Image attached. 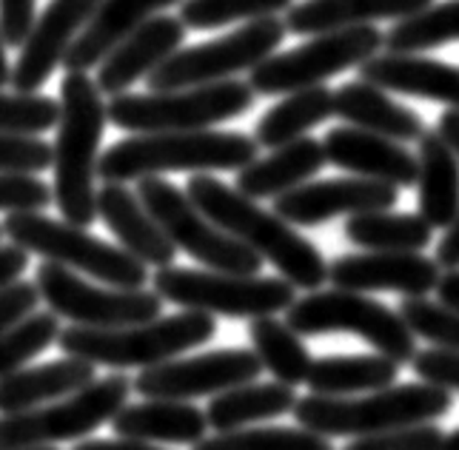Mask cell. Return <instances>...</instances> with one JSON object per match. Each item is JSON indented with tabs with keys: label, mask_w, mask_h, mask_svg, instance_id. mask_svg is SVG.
Masks as SVG:
<instances>
[{
	"label": "cell",
	"mask_w": 459,
	"mask_h": 450,
	"mask_svg": "<svg viewBox=\"0 0 459 450\" xmlns=\"http://www.w3.org/2000/svg\"><path fill=\"white\" fill-rule=\"evenodd\" d=\"M345 239L366 251H405L420 254L431 246L434 229L420 214L368 212L345 220Z\"/></svg>",
	"instance_id": "obj_33"
},
{
	"label": "cell",
	"mask_w": 459,
	"mask_h": 450,
	"mask_svg": "<svg viewBox=\"0 0 459 450\" xmlns=\"http://www.w3.org/2000/svg\"><path fill=\"white\" fill-rule=\"evenodd\" d=\"M60 120V103L46 94L0 91V134L38 137Z\"/></svg>",
	"instance_id": "obj_39"
},
{
	"label": "cell",
	"mask_w": 459,
	"mask_h": 450,
	"mask_svg": "<svg viewBox=\"0 0 459 450\" xmlns=\"http://www.w3.org/2000/svg\"><path fill=\"white\" fill-rule=\"evenodd\" d=\"M286 325L297 336L354 333L357 340L368 342L377 353L397 365L414 362L417 357V336L408 331L400 311H391L368 294L342 291V288L311 291L303 299H294L286 311Z\"/></svg>",
	"instance_id": "obj_8"
},
{
	"label": "cell",
	"mask_w": 459,
	"mask_h": 450,
	"mask_svg": "<svg viewBox=\"0 0 459 450\" xmlns=\"http://www.w3.org/2000/svg\"><path fill=\"white\" fill-rule=\"evenodd\" d=\"M154 294L180 305L183 311L223 314L234 319H257L289 311L297 299V288L289 280L277 277H246L223 274V271L197 268H157Z\"/></svg>",
	"instance_id": "obj_9"
},
{
	"label": "cell",
	"mask_w": 459,
	"mask_h": 450,
	"mask_svg": "<svg viewBox=\"0 0 459 450\" xmlns=\"http://www.w3.org/2000/svg\"><path fill=\"white\" fill-rule=\"evenodd\" d=\"M437 134L446 140V146L459 160V111L448 108L446 115H439V120H437Z\"/></svg>",
	"instance_id": "obj_51"
},
{
	"label": "cell",
	"mask_w": 459,
	"mask_h": 450,
	"mask_svg": "<svg viewBox=\"0 0 459 450\" xmlns=\"http://www.w3.org/2000/svg\"><path fill=\"white\" fill-rule=\"evenodd\" d=\"M397 376L400 365L383 353H345L314 359L306 385L316 396H354L388 388Z\"/></svg>",
	"instance_id": "obj_30"
},
{
	"label": "cell",
	"mask_w": 459,
	"mask_h": 450,
	"mask_svg": "<svg viewBox=\"0 0 459 450\" xmlns=\"http://www.w3.org/2000/svg\"><path fill=\"white\" fill-rule=\"evenodd\" d=\"M60 336V323L52 311H35L18 325L6 328L0 333V379L9 374H18L23 368L57 342Z\"/></svg>",
	"instance_id": "obj_36"
},
{
	"label": "cell",
	"mask_w": 459,
	"mask_h": 450,
	"mask_svg": "<svg viewBox=\"0 0 459 450\" xmlns=\"http://www.w3.org/2000/svg\"><path fill=\"white\" fill-rule=\"evenodd\" d=\"M328 117H334V89L320 83L303 91H291L257 120L255 140L263 149H280L286 143L306 137L311 128Z\"/></svg>",
	"instance_id": "obj_32"
},
{
	"label": "cell",
	"mask_w": 459,
	"mask_h": 450,
	"mask_svg": "<svg viewBox=\"0 0 459 450\" xmlns=\"http://www.w3.org/2000/svg\"><path fill=\"white\" fill-rule=\"evenodd\" d=\"M325 163L323 143L314 137H299L237 171V191L251 200H277L311 183V177L320 174Z\"/></svg>",
	"instance_id": "obj_24"
},
{
	"label": "cell",
	"mask_w": 459,
	"mask_h": 450,
	"mask_svg": "<svg viewBox=\"0 0 459 450\" xmlns=\"http://www.w3.org/2000/svg\"><path fill=\"white\" fill-rule=\"evenodd\" d=\"M454 396L429 382L388 385L362 396H303L297 399V422L320 437H374V433L434 422L446 416Z\"/></svg>",
	"instance_id": "obj_4"
},
{
	"label": "cell",
	"mask_w": 459,
	"mask_h": 450,
	"mask_svg": "<svg viewBox=\"0 0 459 450\" xmlns=\"http://www.w3.org/2000/svg\"><path fill=\"white\" fill-rule=\"evenodd\" d=\"M294 0H183L180 21L186 29H220L240 21H263L289 12Z\"/></svg>",
	"instance_id": "obj_37"
},
{
	"label": "cell",
	"mask_w": 459,
	"mask_h": 450,
	"mask_svg": "<svg viewBox=\"0 0 459 450\" xmlns=\"http://www.w3.org/2000/svg\"><path fill=\"white\" fill-rule=\"evenodd\" d=\"M397 188L366 177H334L306 183L274 200V214L289 225H320L334 217H354L368 212H391L397 205Z\"/></svg>",
	"instance_id": "obj_17"
},
{
	"label": "cell",
	"mask_w": 459,
	"mask_h": 450,
	"mask_svg": "<svg viewBox=\"0 0 459 450\" xmlns=\"http://www.w3.org/2000/svg\"><path fill=\"white\" fill-rule=\"evenodd\" d=\"M38 302H40V294L35 282L14 280L6 288H0V333L12 325H18L29 314H35Z\"/></svg>",
	"instance_id": "obj_45"
},
{
	"label": "cell",
	"mask_w": 459,
	"mask_h": 450,
	"mask_svg": "<svg viewBox=\"0 0 459 450\" xmlns=\"http://www.w3.org/2000/svg\"><path fill=\"white\" fill-rule=\"evenodd\" d=\"M439 274L437 260L405 251L348 254L328 265V280L334 288L357 294L397 291L405 297H429L439 282Z\"/></svg>",
	"instance_id": "obj_18"
},
{
	"label": "cell",
	"mask_w": 459,
	"mask_h": 450,
	"mask_svg": "<svg viewBox=\"0 0 459 450\" xmlns=\"http://www.w3.org/2000/svg\"><path fill=\"white\" fill-rule=\"evenodd\" d=\"M323 151L331 166L354 177L379 180L394 188L417 186V154L403 143L371 134L357 125H337L323 140Z\"/></svg>",
	"instance_id": "obj_19"
},
{
	"label": "cell",
	"mask_w": 459,
	"mask_h": 450,
	"mask_svg": "<svg viewBox=\"0 0 459 450\" xmlns=\"http://www.w3.org/2000/svg\"><path fill=\"white\" fill-rule=\"evenodd\" d=\"M434 291H437V299L442 305H448V308L459 311V268L439 274V282H437Z\"/></svg>",
	"instance_id": "obj_50"
},
{
	"label": "cell",
	"mask_w": 459,
	"mask_h": 450,
	"mask_svg": "<svg viewBox=\"0 0 459 450\" xmlns=\"http://www.w3.org/2000/svg\"><path fill=\"white\" fill-rule=\"evenodd\" d=\"M362 80L383 91H400L408 98L434 100L459 111V66L420 55H374L359 66Z\"/></svg>",
	"instance_id": "obj_23"
},
{
	"label": "cell",
	"mask_w": 459,
	"mask_h": 450,
	"mask_svg": "<svg viewBox=\"0 0 459 450\" xmlns=\"http://www.w3.org/2000/svg\"><path fill=\"white\" fill-rule=\"evenodd\" d=\"M94 379H98L94 376V365L74 357L46 362L38 368H23V371L0 379V413L9 416L35 411L43 402L83 391Z\"/></svg>",
	"instance_id": "obj_28"
},
{
	"label": "cell",
	"mask_w": 459,
	"mask_h": 450,
	"mask_svg": "<svg viewBox=\"0 0 459 450\" xmlns=\"http://www.w3.org/2000/svg\"><path fill=\"white\" fill-rule=\"evenodd\" d=\"M383 43L385 35L377 26L323 31L291 52H274L268 60H263L257 69H251L248 86L263 98L320 86L340 72L359 69L366 60L379 55Z\"/></svg>",
	"instance_id": "obj_10"
},
{
	"label": "cell",
	"mask_w": 459,
	"mask_h": 450,
	"mask_svg": "<svg viewBox=\"0 0 459 450\" xmlns=\"http://www.w3.org/2000/svg\"><path fill=\"white\" fill-rule=\"evenodd\" d=\"M55 200L52 188L35 174L4 171L0 174V212L9 214H31L43 212Z\"/></svg>",
	"instance_id": "obj_41"
},
{
	"label": "cell",
	"mask_w": 459,
	"mask_h": 450,
	"mask_svg": "<svg viewBox=\"0 0 459 450\" xmlns=\"http://www.w3.org/2000/svg\"><path fill=\"white\" fill-rule=\"evenodd\" d=\"M417 200L431 229H448L459 212V160L437 132L417 140Z\"/></svg>",
	"instance_id": "obj_29"
},
{
	"label": "cell",
	"mask_w": 459,
	"mask_h": 450,
	"mask_svg": "<svg viewBox=\"0 0 459 450\" xmlns=\"http://www.w3.org/2000/svg\"><path fill=\"white\" fill-rule=\"evenodd\" d=\"M257 140L243 132H163L115 143L98 160L103 183H132L166 171H240L257 160Z\"/></svg>",
	"instance_id": "obj_3"
},
{
	"label": "cell",
	"mask_w": 459,
	"mask_h": 450,
	"mask_svg": "<svg viewBox=\"0 0 459 450\" xmlns=\"http://www.w3.org/2000/svg\"><path fill=\"white\" fill-rule=\"evenodd\" d=\"M38 294L55 316H66L81 328H123L157 319L163 299L146 288H100L81 280L57 263L38 268Z\"/></svg>",
	"instance_id": "obj_14"
},
{
	"label": "cell",
	"mask_w": 459,
	"mask_h": 450,
	"mask_svg": "<svg viewBox=\"0 0 459 450\" xmlns=\"http://www.w3.org/2000/svg\"><path fill=\"white\" fill-rule=\"evenodd\" d=\"M12 83V69H9V57H6V40L0 35V89Z\"/></svg>",
	"instance_id": "obj_52"
},
{
	"label": "cell",
	"mask_w": 459,
	"mask_h": 450,
	"mask_svg": "<svg viewBox=\"0 0 459 450\" xmlns=\"http://www.w3.org/2000/svg\"><path fill=\"white\" fill-rule=\"evenodd\" d=\"M4 234L12 239V246L40 254L46 263L81 271L108 288H143L149 282V265L134 260L129 251L103 243L81 225L46 217L43 212L9 214L4 220Z\"/></svg>",
	"instance_id": "obj_7"
},
{
	"label": "cell",
	"mask_w": 459,
	"mask_h": 450,
	"mask_svg": "<svg viewBox=\"0 0 459 450\" xmlns=\"http://www.w3.org/2000/svg\"><path fill=\"white\" fill-rule=\"evenodd\" d=\"M282 38H286V23L280 18L251 21L226 38L183 46L146 77V86L149 91H178L223 83L240 72L257 69L263 60L277 52V46H282Z\"/></svg>",
	"instance_id": "obj_12"
},
{
	"label": "cell",
	"mask_w": 459,
	"mask_h": 450,
	"mask_svg": "<svg viewBox=\"0 0 459 450\" xmlns=\"http://www.w3.org/2000/svg\"><path fill=\"white\" fill-rule=\"evenodd\" d=\"M446 433L437 425H411L385 433H374V437H357L351 445L342 450H442Z\"/></svg>",
	"instance_id": "obj_42"
},
{
	"label": "cell",
	"mask_w": 459,
	"mask_h": 450,
	"mask_svg": "<svg viewBox=\"0 0 459 450\" xmlns=\"http://www.w3.org/2000/svg\"><path fill=\"white\" fill-rule=\"evenodd\" d=\"M248 340L255 345L257 359L263 362L265 371H272L274 382L289 385H306L308 368H311V353L303 345V340L277 316H257L248 325Z\"/></svg>",
	"instance_id": "obj_34"
},
{
	"label": "cell",
	"mask_w": 459,
	"mask_h": 450,
	"mask_svg": "<svg viewBox=\"0 0 459 450\" xmlns=\"http://www.w3.org/2000/svg\"><path fill=\"white\" fill-rule=\"evenodd\" d=\"M397 311L414 336H422L439 350L459 353V311L429 297H405Z\"/></svg>",
	"instance_id": "obj_40"
},
{
	"label": "cell",
	"mask_w": 459,
	"mask_h": 450,
	"mask_svg": "<svg viewBox=\"0 0 459 450\" xmlns=\"http://www.w3.org/2000/svg\"><path fill=\"white\" fill-rule=\"evenodd\" d=\"M72 450H163V447H154L152 442H140V439H86Z\"/></svg>",
	"instance_id": "obj_49"
},
{
	"label": "cell",
	"mask_w": 459,
	"mask_h": 450,
	"mask_svg": "<svg viewBox=\"0 0 459 450\" xmlns=\"http://www.w3.org/2000/svg\"><path fill=\"white\" fill-rule=\"evenodd\" d=\"M297 405L294 388L282 382H248L237 385L231 391L217 394L209 408H205V422L209 428L229 433L240 430L246 425L274 420V416L291 413Z\"/></svg>",
	"instance_id": "obj_31"
},
{
	"label": "cell",
	"mask_w": 459,
	"mask_h": 450,
	"mask_svg": "<svg viewBox=\"0 0 459 450\" xmlns=\"http://www.w3.org/2000/svg\"><path fill=\"white\" fill-rule=\"evenodd\" d=\"M186 40V26L180 18L171 14H154L146 21L134 35L126 38L117 49L108 55L98 66V89L103 94H126L137 80L149 77L154 69H160L163 63L183 49Z\"/></svg>",
	"instance_id": "obj_20"
},
{
	"label": "cell",
	"mask_w": 459,
	"mask_h": 450,
	"mask_svg": "<svg viewBox=\"0 0 459 450\" xmlns=\"http://www.w3.org/2000/svg\"><path fill=\"white\" fill-rule=\"evenodd\" d=\"M442 450H459V428L446 433V442H442Z\"/></svg>",
	"instance_id": "obj_53"
},
{
	"label": "cell",
	"mask_w": 459,
	"mask_h": 450,
	"mask_svg": "<svg viewBox=\"0 0 459 450\" xmlns=\"http://www.w3.org/2000/svg\"><path fill=\"white\" fill-rule=\"evenodd\" d=\"M21 450H57V447H21Z\"/></svg>",
	"instance_id": "obj_54"
},
{
	"label": "cell",
	"mask_w": 459,
	"mask_h": 450,
	"mask_svg": "<svg viewBox=\"0 0 459 450\" xmlns=\"http://www.w3.org/2000/svg\"><path fill=\"white\" fill-rule=\"evenodd\" d=\"M112 428L123 439L197 445L205 439V411L178 399H149L137 405H123L112 420Z\"/></svg>",
	"instance_id": "obj_27"
},
{
	"label": "cell",
	"mask_w": 459,
	"mask_h": 450,
	"mask_svg": "<svg viewBox=\"0 0 459 450\" xmlns=\"http://www.w3.org/2000/svg\"><path fill=\"white\" fill-rule=\"evenodd\" d=\"M263 374V362L257 353L246 348H223L209 350L188 359H169L140 371L132 388L146 399H197V396H217L231 391L237 385L257 382Z\"/></svg>",
	"instance_id": "obj_15"
},
{
	"label": "cell",
	"mask_w": 459,
	"mask_h": 450,
	"mask_svg": "<svg viewBox=\"0 0 459 450\" xmlns=\"http://www.w3.org/2000/svg\"><path fill=\"white\" fill-rule=\"evenodd\" d=\"M217 333L212 314L180 311L171 316H157L140 325L123 328H81L72 325L60 331L57 345L66 357L108 368H154L183 350L209 342Z\"/></svg>",
	"instance_id": "obj_5"
},
{
	"label": "cell",
	"mask_w": 459,
	"mask_h": 450,
	"mask_svg": "<svg viewBox=\"0 0 459 450\" xmlns=\"http://www.w3.org/2000/svg\"><path fill=\"white\" fill-rule=\"evenodd\" d=\"M134 195L178 251L195 256L209 271L246 277L260 274L263 256L246 248L240 239L229 237L223 229H217L178 186H171L163 177H143V180H137Z\"/></svg>",
	"instance_id": "obj_11"
},
{
	"label": "cell",
	"mask_w": 459,
	"mask_h": 450,
	"mask_svg": "<svg viewBox=\"0 0 459 450\" xmlns=\"http://www.w3.org/2000/svg\"><path fill=\"white\" fill-rule=\"evenodd\" d=\"M257 94L243 80L149 94H117L108 100L106 117L123 132L163 134V132H200L217 123L243 117L255 106Z\"/></svg>",
	"instance_id": "obj_6"
},
{
	"label": "cell",
	"mask_w": 459,
	"mask_h": 450,
	"mask_svg": "<svg viewBox=\"0 0 459 450\" xmlns=\"http://www.w3.org/2000/svg\"><path fill=\"white\" fill-rule=\"evenodd\" d=\"M0 237H4V225H0Z\"/></svg>",
	"instance_id": "obj_55"
},
{
	"label": "cell",
	"mask_w": 459,
	"mask_h": 450,
	"mask_svg": "<svg viewBox=\"0 0 459 450\" xmlns=\"http://www.w3.org/2000/svg\"><path fill=\"white\" fill-rule=\"evenodd\" d=\"M434 0H303L286 12V31L323 35V31L374 26L379 21H405Z\"/></svg>",
	"instance_id": "obj_26"
},
{
	"label": "cell",
	"mask_w": 459,
	"mask_h": 450,
	"mask_svg": "<svg viewBox=\"0 0 459 450\" xmlns=\"http://www.w3.org/2000/svg\"><path fill=\"white\" fill-rule=\"evenodd\" d=\"M26 268H29V251L18 246H0V288L21 280Z\"/></svg>",
	"instance_id": "obj_47"
},
{
	"label": "cell",
	"mask_w": 459,
	"mask_h": 450,
	"mask_svg": "<svg viewBox=\"0 0 459 450\" xmlns=\"http://www.w3.org/2000/svg\"><path fill=\"white\" fill-rule=\"evenodd\" d=\"M195 450H334L320 433L306 428H240L203 439Z\"/></svg>",
	"instance_id": "obj_38"
},
{
	"label": "cell",
	"mask_w": 459,
	"mask_h": 450,
	"mask_svg": "<svg viewBox=\"0 0 459 450\" xmlns=\"http://www.w3.org/2000/svg\"><path fill=\"white\" fill-rule=\"evenodd\" d=\"M129 394L132 379L112 374L106 379H94L83 391L66 396V402L9 413L0 420V450L46 447L55 442L83 439L106 422H112Z\"/></svg>",
	"instance_id": "obj_13"
},
{
	"label": "cell",
	"mask_w": 459,
	"mask_h": 450,
	"mask_svg": "<svg viewBox=\"0 0 459 450\" xmlns=\"http://www.w3.org/2000/svg\"><path fill=\"white\" fill-rule=\"evenodd\" d=\"M98 217L106 229L117 237L123 251H129L134 260L154 268H169L178 256V248L163 234L157 220L146 212L134 191L123 183H106L98 191Z\"/></svg>",
	"instance_id": "obj_22"
},
{
	"label": "cell",
	"mask_w": 459,
	"mask_h": 450,
	"mask_svg": "<svg viewBox=\"0 0 459 450\" xmlns=\"http://www.w3.org/2000/svg\"><path fill=\"white\" fill-rule=\"evenodd\" d=\"M186 195L217 229L272 263L294 288L320 291L328 280V263L323 260L320 248L297 234L282 217L260 208L257 200L229 188L212 174H195L186 186Z\"/></svg>",
	"instance_id": "obj_1"
},
{
	"label": "cell",
	"mask_w": 459,
	"mask_h": 450,
	"mask_svg": "<svg viewBox=\"0 0 459 450\" xmlns=\"http://www.w3.org/2000/svg\"><path fill=\"white\" fill-rule=\"evenodd\" d=\"M106 120V103L98 83L83 72H66L60 83V120L52 146V195L63 220L81 229L98 217L94 177Z\"/></svg>",
	"instance_id": "obj_2"
},
{
	"label": "cell",
	"mask_w": 459,
	"mask_h": 450,
	"mask_svg": "<svg viewBox=\"0 0 459 450\" xmlns=\"http://www.w3.org/2000/svg\"><path fill=\"white\" fill-rule=\"evenodd\" d=\"M437 265L439 268H446V271H454L459 268V212L454 217V222L446 229V237L439 239V246H437Z\"/></svg>",
	"instance_id": "obj_48"
},
{
	"label": "cell",
	"mask_w": 459,
	"mask_h": 450,
	"mask_svg": "<svg viewBox=\"0 0 459 450\" xmlns=\"http://www.w3.org/2000/svg\"><path fill=\"white\" fill-rule=\"evenodd\" d=\"M334 117L394 143H417L425 134V123L417 111L405 108L368 80H351L334 89Z\"/></svg>",
	"instance_id": "obj_25"
},
{
	"label": "cell",
	"mask_w": 459,
	"mask_h": 450,
	"mask_svg": "<svg viewBox=\"0 0 459 450\" xmlns=\"http://www.w3.org/2000/svg\"><path fill=\"white\" fill-rule=\"evenodd\" d=\"M178 4H183V0H100V6L94 9L86 29L72 43L63 66H66V72L83 74L89 69H98L146 21Z\"/></svg>",
	"instance_id": "obj_21"
},
{
	"label": "cell",
	"mask_w": 459,
	"mask_h": 450,
	"mask_svg": "<svg viewBox=\"0 0 459 450\" xmlns=\"http://www.w3.org/2000/svg\"><path fill=\"white\" fill-rule=\"evenodd\" d=\"M52 166V146L40 137L23 134H0V174L21 171L40 174Z\"/></svg>",
	"instance_id": "obj_43"
},
{
	"label": "cell",
	"mask_w": 459,
	"mask_h": 450,
	"mask_svg": "<svg viewBox=\"0 0 459 450\" xmlns=\"http://www.w3.org/2000/svg\"><path fill=\"white\" fill-rule=\"evenodd\" d=\"M411 365H414V374L422 382L459 394V353L456 350H439V348L417 350V357Z\"/></svg>",
	"instance_id": "obj_44"
},
{
	"label": "cell",
	"mask_w": 459,
	"mask_h": 450,
	"mask_svg": "<svg viewBox=\"0 0 459 450\" xmlns=\"http://www.w3.org/2000/svg\"><path fill=\"white\" fill-rule=\"evenodd\" d=\"M38 0H0V35L9 46H23L31 26H35Z\"/></svg>",
	"instance_id": "obj_46"
},
{
	"label": "cell",
	"mask_w": 459,
	"mask_h": 450,
	"mask_svg": "<svg viewBox=\"0 0 459 450\" xmlns=\"http://www.w3.org/2000/svg\"><path fill=\"white\" fill-rule=\"evenodd\" d=\"M451 40H459V0H439L397 21L388 29L383 46L391 55H420Z\"/></svg>",
	"instance_id": "obj_35"
},
{
	"label": "cell",
	"mask_w": 459,
	"mask_h": 450,
	"mask_svg": "<svg viewBox=\"0 0 459 450\" xmlns=\"http://www.w3.org/2000/svg\"><path fill=\"white\" fill-rule=\"evenodd\" d=\"M98 6L100 0H49L40 18H35L12 69L14 91L31 94L46 86Z\"/></svg>",
	"instance_id": "obj_16"
}]
</instances>
